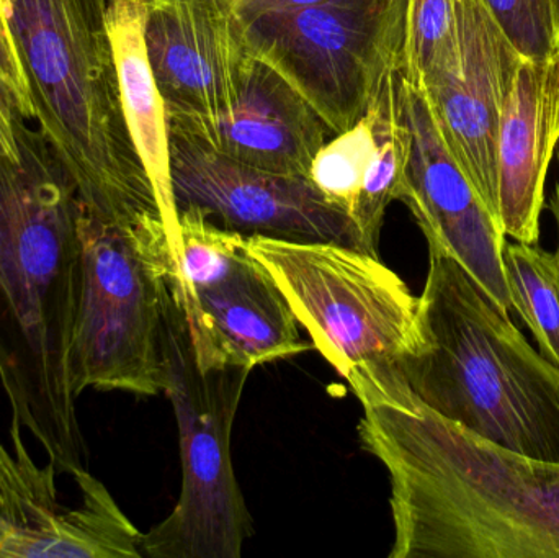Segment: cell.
<instances>
[{
	"mask_svg": "<svg viewBox=\"0 0 559 558\" xmlns=\"http://www.w3.org/2000/svg\"><path fill=\"white\" fill-rule=\"evenodd\" d=\"M403 104L411 130V157L401 202L427 239L455 259L502 311H511L506 285L508 236L472 180L447 147L423 92L403 78Z\"/></svg>",
	"mask_w": 559,
	"mask_h": 558,
	"instance_id": "7c38bea8",
	"label": "cell"
},
{
	"mask_svg": "<svg viewBox=\"0 0 559 558\" xmlns=\"http://www.w3.org/2000/svg\"><path fill=\"white\" fill-rule=\"evenodd\" d=\"M417 320L419 349L391 366L411 393L473 435L559 464V367L436 246Z\"/></svg>",
	"mask_w": 559,
	"mask_h": 558,
	"instance_id": "3957f363",
	"label": "cell"
},
{
	"mask_svg": "<svg viewBox=\"0 0 559 558\" xmlns=\"http://www.w3.org/2000/svg\"><path fill=\"white\" fill-rule=\"evenodd\" d=\"M522 58L547 62L554 52L551 0H483Z\"/></svg>",
	"mask_w": 559,
	"mask_h": 558,
	"instance_id": "7402d4cb",
	"label": "cell"
},
{
	"mask_svg": "<svg viewBox=\"0 0 559 558\" xmlns=\"http://www.w3.org/2000/svg\"><path fill=\"white\" fill-rule=\"evenodd\" d=\"M456 39L452 64L430 75L420 92L450 153L498 216L499 123L524 58L483 0H459Z\"/></svg>",
	"mask_w": 559,
	"mask_h": 558,
	"instance_id": "8fae6325",
	"label": "cell"
},
{
	"mask_svg": "<svg viewBox=\"0 0 559 558\" xmlns=\"http://www.w3.org/2000/svg\"><path fill=\"white\" fill-rule=\"evenodd\" d=\"M347 382L361 444L390 475V558H559V464L437 415L391 366Z\"/></svg>",
	"mask_w": 559,
	"mask_h": 558,
	"instance_id": "6da1fadb",
	"label": "cell"
},
{
	"mask_svg": "<svg viewBox=\"0 0 559 558\" xmlns=\"http://www.w3.org/2000/svg\"><path fill=\"white\" fill-rule=\"evenodd\" d=\"M81 295L69 351L75 395L87 389L164 393V318L182 251L160 216L121 222L79 213Z\"/></svg>",
	"mask_w": 559,
	"mask_h": 558,
	"instance_id": "8992f818",
	"label": "cell"
},
{
	"mask_svg": "<svg viewBox=\"0 0 559 558\" xmlns=\"http://www.w3.org/2000/svg\"><path fill=\"white\" fill-rule=\"evenodd\" d=\"M559 146V144H558ZM548 210H550L551 215H554L555 223H557V235H558V248L557 252L559 254V153H558V179L557 183H555L554 193H551L550 202H548Z\"/></svg>",
	"mask_w": 559,
	"mask_h": 558,
	"instance_id": "484cf974",
	"label": "cell"
},
{
	"mask_svg": "<svg viewBox=\"0 0 559 558\" xmlns=\"http://www.w3.org/2000/svg\"><path fill=\"white\" fill-rule=\"evenodd\" d=\"M2 2L33 120L71 174L82 205L121 222L163 216L124 120L110 0Z\"/></svg>",
	"mask_w": 559,
	"mask_h": 558,
	"instance_id": "277c9868",
	"label": "cell"
},
{
	"mask_svg": "<svg viewBox=\"0 0 559 558\" xmlns=\"http://www.w3.org/2000/svg\"><path fill=\"white\" fill-rule=\"evenodd\" d=\"M555 151L545 117V62L524 58L506 98L496 153L499 223L514 241H540Z\"/></svg>",
	"mask_w": 559,
	"mask_h": 558,
	"instance_id": "2e32d148",
	"label": "cell"
},
{
	"mask_svg": "<svg viewBox=\"0 0 559 558\" xmlns=\"http://www.w3.org/2000/svg\"><path fill=\"white\" fill-rule=\"evenodd\" d=\"M12 419L13 454L0 442V558H144V534L87 468L75 507L59 501L56 468L38 467Z\"/></svg>",
	"mask_w": 559,
	"mask_h": 558,
	"instance_id": "30bf717a",
	"label": "cell"
},
{
	"mask_svg": "<svg viewBox=\"0 0 559 558\" xmlns=\"http://www.w3.org/2000/svg\"><path fill=\"white\" fill-rule=\"evenodd\" d=\"M187 288L193 324L233 363L254 370L311 347L299 337L298 320L277 282L246 242Z\"/></svg>",
	"mask_w": 559,
	"mask_h": 558,
	"instance_id": "9a60e30c",
	"label": "cell"
},
{
	"mask_svg": "<svg viewBox=\"0 0 559 558\" xmlns=\"http://www.w3.org/2000/svg\"><path fill=\"white\" fill-rule=\"evenodd\" d=\"M551 12H554L555 33H557L555 45H557L559 39V0H551Z\"/></svg>",
	"mask_w": 559,
	"mask_h": 558,
	"instance_id": "4316f807",
	"label": "cell"
},
{
	"mask_svg": "<svg viewBox=\"0 0 559 558\" xmlns=\"http://www.w3.org/2000/svg\"><path fill=\"white\" fill-rule=\"evenodd\" d=\"M545 117L551 143L559 144V39L548 61L545 62Z\"/></svg>",
	"mask_w": 559,
	"mask_h": 558,
	"instance_id": "cb8c5ba5",
	"label": "cell"
},
{
	"mask_svg": "<svg viewBox=\"0 0 559 558\" xmlns=\"http://www.w3.org/2000/svg\"><path fill=\"white\" fill-rule=\"evenodd\" d=\"M19 156L0 153V382L19 423L58 475L85 468L69 351L81 295V199L29 120Z\"/></svg>",
	"mask_w": 559,
	"mask_h": 558,
	"instance_id": "7a4b0ae2",
	"label": "cell"
},
{
	"mask_svg": "<svg viewBox=\"0 0 559 558\" xmlns=\"http://www.w3.org/2000/svg\"><path fill=\"white\" fill-rule=\"evenodd\" d=\"M329 0H236V13L242 25L259 19V16L272 15V13L295 12V10L308 9Z\"/></svg>",
	"mask_w": 559,
	"mask_h": 558,
	"instance_id": "d4e9b609",
	"label": "cell"
},
{
	"mask_svg": "<svg viewBox=\"0 0 559 558\" xmlns=\"http://www.w3.org/2000/svg\"><path fill=\"white\" fill-rule=\"evenodd\" d=\"M407 0H329L245 23L249 51L334 134L357 123L388 72L403 69Z\"/></svg>",
	"mask_w": 559,
	"mask_h": 558,
	"instance_id": "ba28073f",
	"label": "cell"
},
{
	"mask_svg": "<svg viewBox=\"0 0 559 558\" xmlns=\"http://www.w3.org/2000/svg\"><path fill=\"white\" fill-rule=\"evenodd\" d=\"M164 364L182 488L173 513L144 534L143 556L239 558L254 526L233 468L231 435L252 369L223 356L193 324L183 272L167 298Z\"/></svg>",
	"mask_w": 559,
	"mask_h": 558,
	"instance_id": "5b68a950",
	"label": "cell"
},
{
	"mask_svg": "<svg viewBox=\"0 0 559 558\" xmlns=\"http://www.w3.org/2000/svg\"><path fill=\"white\" fill-rule=\"evenodd\" d=\"M144 20V0H110L108 32L117 62L124 120L134 150L153 183L170 239L182 251L179 212L170 179L169 121L166 102L147 58Z\"/></svg>",
	"mask_w": 559,
	"mask_h": 558,
	"instance_id": "e0dca14e",
	"label": "cell"
},
{
	"mask_svg": "<svg viewBox=\"0 0 559 558\" xmlns=\"http://www.w3.org/2000/svg\"><path fill=\"white\" fill-rule=\"evenodd\" d=\"M170 179L177 212L200 210L216 225L245 236L364 249L350 215L329 202L309 177L248 166L192 138L170 133Z\"/></svg>",
	"mask_w": 559,
	"mask_h": 558,
	"instance_id": "9c48e42d",
	"label": "cell"
},
{
	"mask_svg": "<svg viewBox=\"0 0 559 558\" xmlns=\"http://www.w3.org/2000/svg\"><path fill=\"white\" fill-rule=\"evenodd\" d=\"M502 261L511 310L534 334L542 356L559 367L558 252L538 242H506Z\"/></svg>",
	"mask_w": 559,
	"mask_h": 558,
	"instance_id": "d6986e66",
	"label": "cell"
},
{
	"mask_svg": "<svg viewBox=\"0 0 559 558\" xmlns=\"http://www.w3.org/2000/svg\"><path fill=\"white\" fill-rule=\"evenodd\" d=\"M312 346L345 380L416 353L419 298L380 258L341 242L246 236Z\"/></svg>",
	"mask_w": 559,
	"mask_h": 558,
	"instance_id": "52a82bcc",
	"label": "cell"
},
{
	"mask_svg": "<svg viewBox=\"0 0 559 558\" xmlns=\"http://www.w3.org/2000/svg\"><path fill=\"white\" fill-rule=\"evenodd\" d=\"M459 0H407L403 78L420 91L456 56Z\"/></svg>",
	"mask_w": 559,
	"mask_h": 558,
	"instance_id": "ffe728a7",
	"label": "cell"
},
{
	"mask_svg": "<svg viewBox=\"0 0 559 558\" xmlns=\"http://www.w3.org/2000/svg\"><path fill=\"white\" fill-rule=\"evenodd\" d=\"M367 110L373 117L377 144L352 219L360 231L365 251L378 256L384 215L388 206L401 199L411 157V130L403 104V69L388 72Z\"/></svg>",
	"mask_w": 559,
	"mask_h": 558,
	"instance_id": "ac0fdd59",
	"label": "cell"
},
{
	"mask_svg": "<svg viewBox=\"0 0 559 558\" xmlns=\"http://www.w3.org/2000/svg\"><path fill=\"white\" fill-rule=\"evenodd\" d=\"M236 0H144V39L167 121H206L235 104L252 61Z\"/></svg>",
	"mask_w": 559,
	"mask_h": 558,
	"instance_id": "4fadbf2b",
	"label": "cell"
},
{
	"mask_svg": "<svg viewBox=\"0 0 559 558\" xmlns=\"http://www.w3.org/2000/svg\"><path fill=\"white\" fill-rule=\"evenodd\" d=\"M22 117L33 120L32 102L0 0V153L7 156H19L15 127Z\"/></svg>",
	"mask_w": 559,
	"mask_h": 558,
	"instance_id": "603a6c76",
	"label": "cell"
},
{
	"mask_svg": "<svg viewBox=\"0 0 559 558\" xmlns=\"http://www.w3.org/2000/svg\"><path fill=\"white\" fill-rule=\"evenodd\" d=\"M377 134L373 117H364L344 133L334 134L316 154L309 169V180L316 189L338 209L354 213L361 182L373 156Z\"/></svg>",
	"mask_w": 559,
	"mask_h": 558,
	"instance_id": "44dd1931",
	"label": "cell"
},
{
	"mask_svg": "<svg viewBox=\"0 0 559 558\" xmlns=\"http://www.w3.org/2000/svg\"><path fill=\"white\" fill-rule=\"evenodd\" d=\"M169 131L238 163L302 177H308L312 159L332 134L314 108L254 56L228 111L213 120L169 121Z\"/></svg>",
	"mask_w": 559,
	"mask_h": 558,
	"instance_id": "5bb4252c",
	"label": "cell"
}]
</instances>
